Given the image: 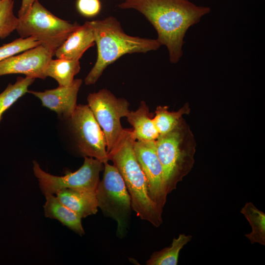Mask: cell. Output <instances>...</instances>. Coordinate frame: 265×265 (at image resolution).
Wrapping results in <instances>:
<instances>
[{"label":"cell","instance_id":"cell-1","mask_svg":"<svg viewBox=\"0 0 265 265\" xmlns=\"http://www.w3.org/2000/svg\"><path fill=\"white\" fill-rule=\"evenodd\" d=\"M118 6L136 10L146 18L157 32V40L166 47L172 63H177L183 55L187 30L211 11L209 7L188 0H125Z\"/></svg>","mask_w":265,"mask_h":265},{"label":"cell","instance_id":"cell-2","mask_svg":"<svg viewBox=\"0 0 265 265\" xmlns=\"http://www.w3.org/2000/svg\"><path fill=\"white\" fill-rule=\"evenodd\" d=\"M89 22L93 31L97 57L84 80L87 85L95 84L106 68L123 55L146 53L161 46L157 39L128 35L114 17Z\"/></svg>","mask_w":265,"mask_h":265},{"label":"cell","instance_id":"cell-3","mask_svg":"<svg viewBox=\"0 0 265 265\" xmlns=\"http://www.w3.org/2000/svg\"><path fill=\"white\" fill-rule=\"evenodd\" d=\"M135 140L132 130L125 129L119 140L108 154L125 182L131 200L132 209L141 219L156 227L162 223V212L150 198L146 178L135 156Z\"/></svg>","mask_w":265,"mask_h":265},{"label":"cell","instance_id":"cell-4","mask_svg":"<svg viewBox=\"0 0 265 265\" xmlns=\"http://www.w3.org/2000/svg\"><path fill=\"white\" fill-rule=\"evenodd\" d=\"M155 144L167 195L192 170L196 143L189 126L183 118L172 131L159 134Z\"/></svg>","mask_w":265,"mask_h":265},{"label":"cell","instance_id":"cell-5","mask_svg":"<svg viewBox=\"0 0 265 265\" xmlns=\"http://www.w3.org/2000/svg\"><path fill=\"white\" fill-rule=\"evenodd\" d=\"M80 25L62 20L36 0L28 12L18 18L16 30L21 38L31 37L53 54Z\"/></svg>","mask_w":265,"mask_h":265},{"label":"cell","instance_id":"cell-6","mask_svg":"<svg viewBox=\"0 0 265 265\" xmlns=\"http://www.w3.org/2000/svg\"><path fill=\"white\" fill-rule=\"evenodd\" d=\"M103 178L95 191L98 207L117 224L116 235L123 238L127 231L132 209L131 200L125 182L117 168L104 163Z\"/></svg>","mask_w":265,"mask_h":265},{"label":"cell","instance_id":"cell-7","mask_svg":"<svg viewBox=\"0 0 265 265\" xmlns=\"http://www.w3.org/2000/svg\"><path fill=\"white\" fill-rule=\"evenodd\" d=\"M62 120L67 125L70 139L78 156L108 162L105 134L88 105H77L71 116Z\"/></svg>","mask_w":265,"mask_h":265},{"label":"cell","instance_id":"cell-8","mask_svg":"<svg viewBox=\"0 0 265 265\" xmlns=\"http://www.w3.org/2000/svg\"><path fill=\"white\" fill-rule=\"evenodd\" d=\"M82 166L77 171H68L62 176L52 175L44 171L38 162L33 160V172L38 181L43 195H55L64 189L96 191L100 182L99 175L104 169V163L90 157H84Z\"/></svg>","mask_w":265,"mask_h":265},{"label":"cell","instance_id":"cell-9","mask_svg":"<svg viewBox=\"0 0 265 265\" xmlns=\"http://www.w3.org/2000/svg\"><path fill=\"white\" fill-rule=\"evenodd\" d=\"M88 106L105 134L108 153L116 145L125 129L121 118L130 111V104L124 98H117L110 91L104 88L90 93Z\"/></svg>","mask_w":265,"mask_h":265},{"label":"cell","instance_id":"cell-10","mask_svg":"<svg viewBox=\"0 0 265 265\" xmlns=\"http://www.w3.org/2000/svg\"><path fill=\"white\" fill-rule=\"evenodd\" d=\"M133 148L136 159L146 178L148 195L162 211L167 195L164 189L163 170L157 153L155 140H135Z\"/></svg>","mask_w":265,"mask_h":265},{"label":"cell","instance_id":"cell-11","mask_svg":"<svg viewBox=\"0 0 265 265\" xmlns=\"http://www.w3.org/2000/svg\"><path fill=\"white\" fill-rule=\"evenodd\" d=\"M53 54L40 45L0 61V76L23 74L34 79H45V71Z\"/></svg>","mask_w":265,"mask_h":265},{"label":"cell","instance_id":"cell-12","mask_svg":"<svg viewBox=\"0 0 265 265\" xmlns=\"http://www.w3.org/2000/svg\"><path fill=\"white\" fill-rule=\"evenodd\" d=\"M81 79H74L69 86H58V87L44 91L28 90L38 98L42 106L55 112L61 120L71 116L77 106L79 91L82 84Z\"/></svg>","mask_w":265,"mask_h":265},{"label":"cell","instance_id":"cell-13","mask_svg":"<svg viewBox=\"0 0 265 265\" xmlns=\"http://www.w3.org/2000/svg\"><path fill=\"white\" fill-rule=\"evenodd\" d=\"M95 44L93 29L89 21L80 25L56 50L58 58L79 60L85 52Z\"/></svg>","mask_w":265,"mask_h":265},{"label":"cell","instance_id":"cell-14","mask_svg":"<svg viewBox=\"0 0 265 265\" xmlns=\"http://www.w3.org/2000/svg\"><path fill=\"white\" fill-rule=\"evenodd\" d=\"M55 195L63 204L81 218L95 214L98 212L95 191L64 189Z\"/></svg>","mask_w":265,"mask_h":265},{"label":"cell","instance_id":"cell-15","mask_svg":"<svg viewBox=\"0 0 265 265\" xmlns=\"http://www.w3.org/2000/svg\"><path fill=\"white\" fill-rule=\"evenodd\" d=\"M46 202L43 206L45 216L59 221L80 236L84 234L82 218L75 212L63 204L55 195H44Z\"/></svg>","mask_w":265,"mask_h":265},{"label":"cell","instance_id":"cell-16","mask_svg":"<svg viewBox=\"0 0 265 265\" xmlns=\"http://www.w3.org/2000/svg\"><path fill=\"white\" fill-rule=\"evenodd\" d=\"M126 117L133 127L132 134L135 140H155L159 135L144 101L141 102L137 110H130Z\"/></svg>","mask_w":265,"mask_h":265},{"label":"cell","instance_id":"cell-17","mask_svg":"<svg viewBox=\"0 0 265 265\" xmlns=\"http://www.w3.org/2000/svg\"><path fill=\"white\" fill-rule=\"evenodd\" d=\"M80 69L79 60L66 58L52 59L48 63L45 71L46 77L54 79L59 86L70 85L74 77Z\"/></svg>","mask_w":265,"mask_h":265},{"label":"cell","instance_id":"cell-18","mask_svg":"<svg viewBox=\"0 0 265 265\" xmlns=\"http://www.w3.org/2000/svg\"><path fill=\"white\" fill-rule=\"evenodd\" d=\"M192 238L190 235L180 234L178 238H173L169 246L154 252L146 262V265H177L180 252L191 240Z\"/></svg>","mask_w":265,"mask_h":265},{"label":"cell","instance_id":"cell-19","mask_svg":"<svg viewBox=\"0 0 265 265\" xmlns=\"http://www.w3.org/2000/svg\"><path fill=\"white\" fill-rule=\"evenodd\" d=\"M243 214L251 226V232L246 234L250 243L265 245V213L257 208L251 202L246 203L241 209Z\"/></svg>","mask_w":265,"mask_h":265},{"label":"cell","instance_id":"cell-20","mask_svg":"<svg viewBox=\"0 0 265 265\" xmlns=\"http://www.w3.org/2000/svg\"><path fill=\"white\" fill-rule=\"evenodd\" d=\"M166 106H159L152 118L153 123L159 133L163 134L172 131L183 118V116L189 114L190 107L188 103L176 111H170Z\"/></svg>","mask_w":265,"mask_h":265},{"label":"cell","instance_id":"cell-21","mask_svg":"<svg viewBox=\"0 0 265 265\" xmlns=\"http://www.w3.org/2000/svg\"><path fill=\"white\" fill-rule=\"evenodd\" d=\"M35 79L26 77H19L14 84L9 83L6 88L0 93V124L4 113L19 99L28 93V87Z\"/></svg>","mask_w":265,"mask_h":265},{"label":"cell","instance_id":"cell-22","mask_svg":"<svg viewBox=\"0 0 265 265\" xmlns=\"http://www.w3.org/2000/svg\"><path fill=\"white\" fill-rule=\"evenodd\" d=\"M13 0H0V38L4 39L16 30L18 18L13 11Z\"/></svg>","mask_w":265,"mask_h":265},{"label":"cell","instance_id":"cell-23","mask_svg":"<svg viewBox=\"0 0 265 265\" xmlns=\"http://www.w3.org/2000/svg\"><path fill=\"white\" fill-rule=\"evenodd\" d=\"M40 45L39 42L31 37L16 39L0 47V61Z\"/></svg>","mask_w":265,"mask_h":265},{"label":"cell","instance_id":"cell-24","mask_svg":"<svg viewBox=\"0 0 265 265\" xmlns=\"http://www.w3.org/2000/svg\"><path fill=\"white\" fill-rule=\"evenodd\" d=\"M100 0H77L76 7L83 16L92 17L99 14L101 9Z\"/></svg>","mask_w":265,"mask_h":265},{"label":"cell","instance_id":"cell-25","mask_svg":"<svg viewBox=\"0 0 265 265\" xmlns=\"http://www.w3.org/2000/svg\"><path fill=\"white\" fill-rule=\"evenodd\" d=\"M36 0H22L21 5L18 11V18L25 15Z\"/></svg>","mask_w":265,"mask_h":265}]
</instances>
